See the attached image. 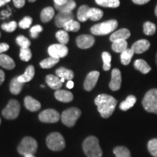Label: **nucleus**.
I'll return each mask as SVG.
<instances>
[{"mask_svg":"<svg viewBox=\"0 0 157 157\" xmlns=\"http://www.w3.org/2000/svg\"><path fill=\"white\" fill-rule=\"evenodd\" d=\"M55 97L58 101L63 103H69L73 100L74 95L71 92L64 90H56L55 93Z\"/></svg>","mask_w":157,"mask_h":157,"instance_id":"f3484780","label":"nucleus"},{"mask_svg":"<svg viewBox=\"0 0 157 157\" xmlns=\"http://www.w3.org/2000/svg\"><path fill=\"white\" fill-rule=\"evenodd\" d=\"M155 15H156V16L157 17V5H156V8H155Z\"/></svg>","mask_w":157,"mask_h":157,"instance_id":"5fc2aeb1","label":"nucleus"},{"mask_svg":"<svg viewBox=\"0 0 157 157\" xmlns=\"http://www.w3.org/2000/svg\"><path fill=\"white\" fill-rule=\"evenodd\" d=\"M10 2V0H0V7L5 5V4Z\"/></svg>","mask_w":157,"mask_h":157,"instance_id":"603ef678","label":"nucleus"},{"mask_svg":"<svg viewBox=\"0 0 157 157\" xmlns=\"http://www.w3.org/2000/svg\"><path fill=\"white\" fill-rule=\"evenodd\" d=\"M24 105L30 111H37L41 109V104L31 96H26L24 99Z\"/></svg>","mask_w":157,"mask_h":157,"instance_id":"a211bd4d","label":"nucleus"},{"mask_svg":"<svg viewBox=\"0 0 157 157\" xmlns=\"http://www.w3.org/2000/svg\"><path fill=\"white\" fill-rule=\"evenodd\" d=\"M31 23H32V18L29 16H26L23 17V18L20 21L19 26L21 27V29H25L29 28V27L31 26Z\"/></svg>","mask_w":157,"mask_h":157,"instance_id":"37998d69","label":"nucleus"},{"mask_svg":"<svg viewBox=\"0 0 157 157\" xmlns=\"http://www.w3.org/2000/svg\"><path fill=\"white\" fill-rule=\"evenodd\" d=\"M60 59L55 58L52 57L44 59L42 61L40 62V66L42 68H52L55 65H56L59 62Z\"/></svg>","mask_w":157,"mask_h":157,"instance_id":"72a5a7b5","label":"nucleus"},{"mask_svg":"<svg viewBox=\"0 0 157 157\" xmlns=\"http://www.w3.org/2000/svg\"><path fill=\"white\" fill-rule=\"evenodd\" d=\"M156 66H157V53L156 55Z\"/></svg>","mask_w":157,"mask_h":157,"instance_id":"4d7b16f0","label":"nucleus"},{"mask_svg":"<svg viewBox=\"0 0 157 157\" xmlns=\"http://www.w3.org/2000/svg\"><path fill=\"white\" fill-rule=\"evenodd\" d=\"M130 36V31L127 29H121L115 31L110 36V40L112 42L119 40H127Z\"/></svg>","mask_w":157,"mask_h":157,"instance_id":"dca6fc26","label":"nucleus"},{"mask_svg":"<svg viewBox=\"0 0 157 157\" xmlns=\"http://www.w3.org/2000/svg\"><path fill=\"white\" fill-rule=\"evenodd\" d=\"M156 26L154 23L147 21L143 24V33L147 36L154 35L156 33Z\"/></svg>","mask_w":157,"mask_h":157,"instance_id":"f704fd0d","label":"nucleus"},{"mask_svg":"<svg viewBox=\"0 0 157 157\" xmlns=\"http://www.w3.org/2000/svg\"><path fill=\"white\" fill-rule=\"evenodd\" d=\"M134 51L132 49H127L125 51H124L123 52L121 53V63L124 66H127L129 64L132 58L134 55Z\"/></svg>","mask_w":157,"mask_h":157,"instance_id":"7c9ffc66","label":"nucleus"},{"mask_svg":"<svg viewBox=\"0 0 157 157\" xmlns=\"http://www.w3.org/2000/svg\"><path fill=\"white\" fill-rule=\"evenodd\" d=\"M0 66L7 70H12L15 67L14 60L7 55H0Z\"/></svg>","mask_w":157,"mask_h":157,"instance_id":"412c9836","label":"nucleus"},{"mask_svg":"<svg viewBox=\"0 0 157 157\" xmlns=\"http://www.w3.org/2000/svg\"><path fill=\"white\" fill-rule=\"evenodd\" d=\"M35 70L34 67L33 66H29L25 69L24 74L22 75L17 76L18 81L22 82V83H25V82H30L34 76Z\"/></svg>","mask_w":157,"mask_h":157,"instance_id":"aec40b11","label":"nucleus"},{"mask_svg":"<svg viewBox=\"0 0 157 157\" xmlns=\"http://www.w3.org/2000/svg\"><path fill=\"white\" fill-rule=\"evenodd\" d=\"M95 104L103 118L107 119L112 115L117 106V101L111 95L106 94H101L96 97Z\"/></svg>","mask_w":157,"mask_h":157,"instance_id":"f257e3e1","label":"nucleus"},{"mask_svg":"<svg viewBox=\"0 0 157 157\" xmlns=\"http://www.w3.org/2000/svg\"><path fill=\"white\" fill-rule=\"evenodd\" d=\"M47 146L50 150L56 151H61L66 146V142L63 137L59 132H52L47 137L46 139Z\"/></svg>","mask_w":157,"mask_h":157,"instance_id":"423d86ee","label":"nucleus"},{"mask_svg":"<svg viewBox=\"0 0 157 157\" xmlns=\"http://www.w3.org/2000/svg\"><path fill=\"white\" fill-rule=\"evenodd\" d=\"M0 37H1V32H0Z\"/></svg>","mask_w":157,"mask_h":157,"instance_id":"bf43d9fd","label":"nucleus"},{"mask_svg":"<svg viewBox=\"0 0 157 157\" xmlns=\"http://www.w3.org/2000/svg\"><path fill=\"white\" fill-rule=\"evenodd\" d=\"M100 73L96 71H93L87 74L84 82V88L87 91H91L97 84L98 78H99Z\"/></svg>","mask_w":157,"mask_h":157,"instance_id":"f8f14e48","label":"nucleus"},{"mask_svg":"<svg viewBox=\"0 0 157 157\" xmlns=\"http://www.w3.org/2000/svg\"><path fill=\"white\" fill-rule=\"evenodd\" d=\"M37 147L38 144L34 138L31 137H25L17 147V151L23 156L27 154L34 155L36 152Z\"/></svg>","mask_w":157,"mask_h":157,"instance_id":"39448f33","label":"nucleus"},{"mask_svg":"<svg viewBox=\"0 0 157 157\" xmlns=\"http://www.w3.org/2000/svg\"><path fill=\"white\" fill-rule=\"evenodd\" d=\"M134 66L135 69L138 70L139 71H140L143 74H148L151 70V66L147 63L146 60H142V59H139V60H135L134 63Z\"/></svg>","mask_w":157,"mask_h":157,"instance_id":"4be33fe9","label":"nucleus"},{"mask_svg":"<svg viewBox=\"0 0 157 157\" xmlns=\"http://www.w3.org/2000/svg\"><path fill=\"white\" fill-rule=\"evenodd\" d=\"M116 157H131L130 151L124 146H117L113 149Z\"/></svg>","mask_w":157,"mask_h":157,"instance_id":"473e14b6","label":"nucleus"},{"mask_svg":"<svg viewBox=\"0 0 157 157\" xmlns=\"http://www.w3.org/2000/svg\"><path fill=\"white\" fill-rule=\"evenodd\" d=\"M81 116V111L77 108H70L65 110L61 115L62 122L67 127H73Z\"/></svg>","mask_w":157,"mask_h":157,"instance_id":"0eeeda50","label":"nucleus"},{"mask_svg":"<svg viewBox=\"0 0 157 157\" xmlns=\"http://www.w3.org/2000/svg\"><path fill=\"white\" fill-rule=\"evenodd\" d=\"M56 73L59 78H63L64 80L67 79L68 81H71L74 76V72L71 70L66 69V68L63 67L58 68L56 70Z\"/></svg>","mask_w":157,"mask_h":157,"instance_id":"b1692460","label":"nucleus"},{"mask_svg":"<svg viewBox=\"0 0 157 157\" xmlns=\"http://www.w3.org/2000/svg\"><path fill=\"white\" fill-rule=\"evenodd\" d=\"M48 53L50 57L60 59L64 58L68 53V49L66 45L62 44H54L48 48Z\"/></svg>","mask_w":157,"mask_h":157,"instance_id":"9d476101","label":"nucleus"},{"mask_svg":"<svg viewBox=\"0 0 157 157\" xmlns=\"http://www.w3.org/2000/svg\"><path fill=\"white\" fill-rule=\"evenodd\" d=\"M102 58H103V70L105 71H109L111 66V54L108 52H103V53H102Z\"/></svg>","mask_w":157,"mask_h":157,"instance_id":"4c0bfd02","label":"nucleus"},{"mask_svg":"<svg viewBox=\"0 0 157 157\" xmlns=\"http://www.w3.org/2000/svg\"><path fill=\"white\" fill-rule=\"evenodd\" d=\"M55 7L59 12H72L76 7V2L74 0H68L67 2L63 5H57L55 4Z\"/></svg>","mask_w":157,"mask_h":157,"instance_id":"bb28decb","label":"nucleus"},{"mask_svg":"<svg viewBox=\"0 0 157 157\" xmlns=\"http://www.w3.org/2000/svg\"><path fill=\"white\" fill-rule=\"evenodd\" d=\"M80 23L78 22V21H74V20H72V21H70L69 22H68L66 25L63 26L64 30L66 31H78L80 29Z\"/></svg>","mask_w":157,"mask_h":157,"instance_id":"e433bc0d","label":"nucleus"},{"mask_svg":"<svg viewBox=\"0 0 157 157\" xmlns=\"http://www.w3.org/2000/svg\"><path fill=\"white\" fill-rule=\"evenodd\" d=\"M118 26V22L116 20H110L103 23H98L91 28V33L94 35L102 36L113 32Z\"/></svg>","mask_w":157,"mask_h":157,"instance_id":"7ed1b4c3","label":"nucleus"},{"mask_svg":"<svg viewBox=\"0 0 157 157\" xmlns=\"http://www.w3.org/2000/svg\"><path fill=\"white\" fill-rule=\"evenodd\" d=\"M60 118V113L54 109H46L39 114V120L44 123H56Z\"/></svg>","mask_w":157,"mask_h":157,"instance_id":"1a4fd4ad","label":"nucleus"},{"mask_svg":"<svg viewBox=\"0 0 157 157\" xmlns=\"http://www.w3.org/2000/svg\"><path fill=\"white\" fill-rule=\"evenodd\" d=\"M55 15V10L52 7H48L46 8L43 9L42 11L41 12V21L43 23H47L50 21V20L52 19V17Z\"/></svg>","mask_w":157,"mask_h":157,"instance_id":"a878e982","label":"nucleus"},{"mask_svg":"<svg viewBox=\"0 0 157 157\" xmlns=\"http://www.w3.org/2000/svg\"><path fill=\"white\" fill-rule=\"evenodd\" d=\"M1 27L4 31L7 32H13L17 28V23L15 21H11L8 23H3Z\"/></svg>","mask_w":157,"mask_h":157,"instance_id":"79ce46f5","label":"nucleus"},{"mask_svg":"<svg viewBox=\"0 0 157 157\" xmlns=\"http://www.w3.org/2000/svg\"><path fill=\"white\" fill-rule=\"evenodd\" d=\"M21 105L16 100L12 99L8 102L7 106L2 110V116L7 119H15L18 117Z\"/></svg>","mask_w":157,"mask_h":157,"instance_id":"6e6552de","label":"nucleus"},{"mask_svg":"<svg viewBox=\"0 0 157 157\" xmlns=\"http://www.w3.org/2000/svg\"><path fill=\"white\" fill-rule=\"evenodd\" d=\"M121 85V74L118 68H114L111 71V79L109 83V87L112 91H117Z\"/></svg>","mask_w":157,"mask_h":157,"instance_id":"ddd939ff","label":"nucleus"},{"mask_svg":"<svg viewBox=\"0 0 157 157\" xmlns=\"http://www.w3.org/2000/svg\"><path fill=\"white\" fill-rule=\"evenodd\" d=\"M5 73H4L2 70L0 69V86L2 85V84L4 81H5Z\"/></svg>","mask_w":157,"mask_h":157,"instance_id":"09e8293b","label":"nucleus"},{"mask_svg":"<svg viewBox=\"0 0 157 157\" xmlns=\"http://www.w3.org/2000/svg\"><path fill=\"white\" fill-rule=\"evenodd\" d=\"M10 47L7 43H0V54L9 50Z\"/></svg>","mask_w":157,"mask_h":157,"instance_id":"49530a36","label":"nucleus"},{"mask_svg":"<svg viewBox=\"0 0 157 157\" xmlns=\"http://www.w3.org/2000/svg\"><path fill=\"white\" fill-rule=\"evenodd\" d=\"M103 15V12L101 10L98 8H90L88 12V19L93 21H99L102 18Z\"/></svg>","mask_w":157,"mask_h":157,"instance_id":"c756f323","label":"nucleus"},{"mask_svg":"<svg viewBox=\"0 0 157 157\" xmlns=\"http://www.w3.org/2000/svg\"><path fill=\"white\" fill-rule=\"evenodd\" d=\"M25 0H13L14 5L17 8H21L25 5Z\"/></svg>","mask_w":157,"mask_h":157,"instance_id":"a18cd8bd","label":"nucleus"},{"mask_svg":"<svg viewBox=\"0 0 157 157\" xmlns=\"http://www.w3.org/2000/svg\"><path fill=\"white\" fill-rule=\"evenodd\" d=\"M56 36L58 42H60V44L66 45V44H68V41H69V36H68V32L65 30L58 31L56 33Z\"/></svg>","mask_w":157,"mask_h":157,"instance_id":"c9c22d12","label":"nucleus"},{"mask_svg":"<svg viewBox=\"0 0 157 157\" xmlns=\"http://www.w3.org/2000/svg\"><path fill=\"white\" fill-rule=\"evenodd\" d=\"M84 153L87 157H102L103 151L99 140L95 136L87 137L82 144Z\"/></svg>","mask_w":157,"mask_h":157,"instance_id":"f03ea898","label":"nucleus"},{"mask_svg":"<svg viewBox=\"0 0 157 157\" xmlns=\"http://www.w3.org/2000/svg\"><path fill=\"white\" fill-rule=\"evenodd\" d=\"M0 124H1V119H0Z\"/></svg>","mask_w":157,"mask_h":157,"instance_id":"13d9d810","label":"nucleus"},{"mask_svg":"<svg viewBox=\"0 0 157 157\" xmlns=\"http://www.w3.org/2000/svg\"><path fill=\"white\" fill-rule=\"evenodd\" d=\"M76 44L81 49H88L95 44V38L91 35L84 34L76 38Z\"/></svg>","mask_w":157,"mask_h":157,"instance_id":"4468645a","label":"nucleus"},{"mask_svg":"<svg viewBox=\"0 0 157 157\" xmlns=\"http://www.w3.org/2000/svg\"><path fill=\"white\" fill-rule=\"evenodd\" d=\"M136 98L134 95H129L126 98L125 101H124L120 103L119 105V109L122 111H127V110L130 109L131 108L134 106V105L136 103Z\"/></svg>","mask_w":157,"mask_h":157,"instance_id":"393cba45","label":"nucleus"},{"mask_svg":"<svg viewBox=\"0 0 157 157\" xmlns=\"http://www.w3.org/2000/svg\"><path fill=\"white\" fill-rule=\"evenodd\" d=\"M148 150L153 156L157 157V138L152 139L148 141Z\"/></svg>","mask_w":157,"mask_h":157,"instance_id":"ea45409f","label":"nucleus"},{"mask_svg":"<svg viewBox=\"0 0 157 157\" xmlns=\"http://www.w3.org/2000/svg\"><path fill=\"white\" fill-rule=\"evenodd\" d=\"M46 82L50 88L53 90H58L62 87V82L60 81V78L58 76L52 75H48L46 76Z\"/></svg>","mask_w":157,"mask_h":157,"instance_id":"6ab92c4d","label":"nucleus"},{"mask_svg":"<svg viewBox=\"0 0 157 157\" xmlns=\"http://www.w3.org/2000/svg\"><path fill=\"white\" fill-rule=\"evenodd\" d=\"M24 157H35V156L33 154H27V155H25Z\"/></svg>","mask_w":157,"mask_h":157,"instance_id":"864d4df0","label":"nucleus"},{"mask_svg":"<svg viewBox=\"0 0 157 157\" xmlns=\"http://www.w3.org/2000/svg\"><path fill=\"white\" fill-rule=\"evenodd\" d=\"M95 2L102 7L111 8H117L120 5L119 0H95Z\"/></svg>","mask_w":157,"mask_h":157,"instance_id":"c85d7f7f","label":"nucleus"},{"mask_svg":"<svg viewBox=\"0 0 157 157\" xmlns=\"http://www.w3.org/2000/svg\"><path fill=\"white\" fill-rule=\"evenodd\" d=\"M90 8L87 5H82L79 7L77 12V18L79 21L85 22L88 20V12Z\"/></svg>","mask_w":157,"mask_h":157,"instance_id":"2f4dec72","label":"nucleus"},{"mask_svg":"<svg viewBox=\"0 0 157 157\" xmlns=\"http://www.w3.org/2000/svg\"><path fill=\"white\" fill-rule=\"evenodd\" d=\"M74 82L71 81H71H68L67 82V84H66V87H67L68 89H72V88L74 87Z\"/></svg>","mask_w":157,"mask_h":157,"instance_id":"3c124183","label":"nucleus"},{"mask_svg":"<svg viewBox=\"0 0 157 157\" xmlns=\"http://www.w3.org/2000/svg\"><path fill=\"white\" fill-rule=\"evenodd\" d=\"M31 51L29 48H21V51H20V58L23 61H29L31 60Z\"/></svg>","mask_w":157,"mask_h":157,"instance_id":"a19ab883","label":"nucleus"},{"mask_svg":"<svg viewBox=\"0 0 157 157\" xmlns=\"http://www.w3.org/2000/svg\"><path fill=\"white\" fill-rule=\"evenodd\" d=\"M29 1L30 2H34L36 1V0H29Z\"/></svg>","mask_w":157,"mask_h":157,"instance_id":"6e6d98bb","label":"nucleus"},{"mask_svg":"<svg viewBox=\"0 0 157 157\" xmlns=\"http://www.w3.org/2000/svg\"><path fill=\"white\" fill-rule=\"evenodd\" d=\"M142 104L146 111L157 114V89L148 90L143 98Z\"/></svg>","mask_w":157,"mask_h":157,"instance_id":"20e7f679","label":"nucleus"},{"mask_svg":"<svg viewBox=\"0 0 157 157\" xmlns=\"http://www.w3.org/2000/svg\"><path fill=\"white\" fill-rule=\"evenodd\" d=\"M132 1L136 5H145V4L148 3L149 1L151 0H132Z\"/></svg>","mask_w":157,"mask_h":157,"instance_id":"de8ad7c7","label":"nucleus"},{"mask_svg":"<svg viewBox=\"0 0 157 157\" xmlns=\"http://www.w3.org/2000/svg\"><path fill=\"white\" fill-rule=\"evenodd\" d=\"M23 84L24 83L18 81L17 76L13 78L10 82V90L11 93L13 95H18L22 90Z\"/></svg>","mask_w":157,"mask_h":157,"instance_id":"5701e85b","label":"nucleus"},{"mask_svg":"<svg viewBox=\"0 0 157 157\" xmlns=\"http://www.w3.org/2000/svg\"><path fill=\"white\" fill-rule=\"evenodd\" d=\"M127 46H128V44L126 40L116 41L112 44V50L116 52L121 53L124 51L127 50Z\"/></svg>","mask_w":157,"mask_h":157,"instance_id":"cd10ccee","label":"nucleus"},{"mask_svg":"<svg viewBox=\"0 0 157 157\" xmlns=\"http://www.w3.org/2000/svg\"><path fill=\"white\" fill-rule=\"evenodd\" d=\"M43 30L42 27L39 25H36L34 26L31 27L30 29V34L31 36L34 39H36L39 36V34L42 32Z\"/></svg>","mask_w":157,"mask_h":157,"instance_id":"c03bdc74","label":"nucleus"},{"mask_svg":"<svg viewBox=\"0 0 157 157\" xmlns=\"http://www.w3.org/2000/svg\"><path fill=\"white\" fill-rule=\"evenodd\" d=\"M150 42L146 39H140L137 41L132 45V50L134 51L135 53L141 54L146 52L150 48Z\"/></svg>","mask_w":157,"mask_h":157,"instance_id":"2eb2a0df","label":"nucleus"},{"mask_svg":"<svg viewBox=\"0 0 157 157\" xmlns=\"http://www.w3.org/2000/svg\"><path fill=\"white\" fill-rule=\"evenodd\" d=\"M74 18V15L72 12H60L56 15L55 19V23L58 28H63V26L70 21Z\"/></svg>","mask_w":157,"mask_h":157,"instance_id":"9b49d317","label":"nucleus"},{"mask_svg":"<svg viewBox=\"0 0 157 157\" xmlns=\"http://www.w3.org/2000/svg\"><path fill=\"white\" fill-rule=\"evenodd\" d=\"M55 4L57 5H63L68 2V0H54Z\"/></svg>","mask_w":157,"mask_h":157,"instance_id":"8fccbe9b","label":"nucleus"},{"mask_svg":"<svg viewBox=\"0 0 157 157\" xmlns=\"http://www.w3.org/2000/svg\"><path fill=\"white\" fill-rule=\"evenodd\" d=\"M16 42L21 47V48H28L31 45V42L29 41V39L23 35L17 36Z\"/></svg>","mask_w":157,"mask_h":157,"instance_id":"58836bf2","label":"nucleus"}]
</instances>
